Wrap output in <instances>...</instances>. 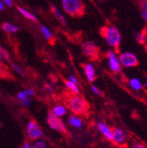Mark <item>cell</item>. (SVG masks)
<instances>
[{
    "instance_id": "obj_20",
    "label": "cell",
    "mask_w": 147,
    "mask_h": 148,
    "mask_svg": "<svg viewBox=\"0 0 147 148\" xmlns=\"http://www.w3.org/2000/svg\"><path fill=\"white\" fill-rule=\"evenodd\" d=\"M52 112H53L55 115H56V116H61L65 115L66 110H65V108H64V107H62V106H57V107H56V108H54V109H53Z\"/></svg>"
},
{
    "instance_id": "obj_31",
    "label": "cell",
    "mask_w": 147,
    "mask_h": 148,
    "mask_svg": "<svg viewBox=\"0 0 147 148\" xmlns=\"http://www.w3.org/2000/svg\"><path fill=\"white\" fill-rule=\"evenodd\" d=\"M70 79L71 82H73L74 84H77V83H78V80H77L74 77H73V76H71V75L70 76Z\"/></svg>"
},
{
    "instance_id": "obj_2",
    "label": "cell",
    "mask_w": 147,
    "mask_h": 148,
    "mask_svg": "<svg viewBox=\"0 0 147 148\" xmlns=\"http://www.w3.org/2000/svg\"><path fill=\"white\" fill-rule=\"evenodd\" d=\"M100 34L106 40V42L111 47H113L117 53H119L121 44V34L115 27H102L100 30Z\"/></svg>"
},
{
    "instance_id": "obj_14",
    "label": "cell",
    "mask_w": 147,
    "mask_h": 148,
    "mask_svg": "<svg viewBox=\"0 0 147 148\" xmlns=\"http://www.w3.org/2000/svg\"><path fill=\"white\" fill-rule=\"evenodd\" d=\"M41 27V31H42V34H43V36L45 37V38L49 41V43H51V44H54V42H55V38H54V35H53V34L45 27V26H41L40 27Z\"/></svg>"
},
{
    "instance_id": "obj_10",
    "label": "cell",
    "mask_w": 147,
    "mask_h": 148,
    "mask_svg": "<svg viewBox=\"0 0 147 148\" xmlns=\"http://www.w3.org/2000/svg\"><path fill=\"white\" fill-rule=\"evenodd\" d=\"M0 79H12V75L9 71V68L4 63L3 58L0 56Z\"/></svg>"
},
{
    "instance_id": "obj_22",
    "label": "cell",
    "mask_w": 147,
    "mask_h": 148,
    "mask_svg": "<svg viewBox=\"0 0 147 148\" xmlns=\"http://www.w3.org/2000/svg\"><path fill=\"white\" fill-rule=\"evenodd\" d=\"M130 85L131 86L135 89V90H141L142 88V85H141V82L137 79H132L131 81H130Z\"/></svg>"
},
{
    "instance_id": "obj_16",
    "label": "cell",
    "mask_w": 147,
    "mask_h": 148,
    "mask_svg": "<svg viewBox=\"0 0 147 148\" xmlns=\"http://www.w3.org/2000/svg\"><path fill=\"white\" fill-rule=\"evenodd\" d=\"M50 11L55 16H56V18H57L58 20L60 21V22H62V24L65 25V18L60 13V12L57 9V7L55 6L54 5H50Z\"/></svg>"
},
{
    "instance_id": "obj_34",
    "label": "cell",
    "mask_w": 147,
    "mask_h": 148,
    "mask_svg": "<svg viewBox=\"0 0 147 148\" xmlns=\"http://www.w3.org/2000/svg\"><path fill=\"white\" fill-rule=\"evenodd\" d=\"M0 126H1V123H0Z\"/></svg>"
},
{
    "instance_id": "obj_13",
    "label": "cell",
    "mask_w": 147,
    "mask_h": 148,
    "mask_svg": "<svg viewBox=\"0 0 147 148\" xmlns=\"http://www.w3.org/2000/svg\"><path fill=\"white\" fill-rule=\"evenodd\" d=\"M16 7H17V9H18V11H19L25 18H27V20L32 21H34V22H37V18H36L32 12L27 11L26 9H24V8H22V7H21V6H19V5H17Z\"/></svg>"
},
{
    "instance_id": "obj_11",
    "label": "cell",
    "mask_w": 147,
    "mask_h": 148,
    "mask_svg": "<svg viewBox=\"0 0 147 148\" xmlns=\"http://www.w3.org/2000/svg\"><path fill=\"white\" fill-rule=\"evenodd\" d=\"M83 68H84V71H85V76L88 79L89 82H94L96 79V76H95V71H94V66L90 64H83L82 65Z\"/></svg>"
},
{
    "instance_id": "obj_12",
    "label": "cell",
    "mask_w": 147,
    "mask_h": 148,
    "mask_svg": "<svg viewBox=\"0 0 147 148\" xmlns=\"http://www.w3.org/2000/svg\"><path fill=\"white\" fill-rule=\"evenodd\" d=\"M98 128L101 131V132L109 140H112V131L110 130L107 125L104 123H98Z\"/></svg>"
},
{
    "instance_id": "obj_5",
    "label": "cell",
    "mask_w": 147,
    "mask_h": 148,
    "mask_svg": "<svg viewBox=\"0 0 147 148\" xmlns=\"http://www.w3.org/2000/svg\"><path fill=\"white\" fill-rule=\"evenodd\" d=\"M47 122H48V124L50 126V128H52L55 131H57L64 135L68 134V131L65 125L64 124L63 121L59 118V116H56L53 112H49Z\"/></svg>"
},
{
    "instance_id": "obj_26",
    "label": "cell",
    "mask_w": 147,
    "mask_h": 148,
    "mask_svg": "<svg viewBox=\"0 0 147 148\" xmlns=\"http://www.w3.org/2000/svg\"><path fill=\"white\" fill-rule=\"evenodd\" d=\"M12 68H13V69L18 72V73L21 74V75H23V74H24V73H23V71H22L19 66H17V65H16V64H12Z\"/></svg>"
},
{
    "instance_id": "obj_28",
    "label": "cell",
    "mask_w": 147,
    "mask_h": 148,
    "mask_svg": "<svg viewBox=\"0 0 147 148\" xmlns=\"http://www.w3.org/2000/svg\"><path fill=\"white\" fill-rule=\"evenodd\" d=\"M3 2L9 7H12L13 5V3H12V0H3Z\"/></svg>"
},
{
    "instance_id": "obj_23",
    "label": "cell",
    "mask_w": 147,
    "mask_h": 148,
    "mask_svg": "<svg viewBox=\"0 0 147 148\" xmlns=\"http://www.w3.org/2000/svg\"><path fill=\"white\" fill-rule=\"evenodd\" d=\"M0 56H1L3 58H5L6 60H9L10 61V56H9L8 52L1 45H0Z\"/></svg>"
},
{
    "instance_id": "obj_24",
    "label": "cell",
    "mask_w": 147,
    "mask_h": 148,
    "mask_svg": "<svg viewBox=\"0 0 147 148\" xmlns=\"http://www.w3.org/2000/svg\"><path fill=\"white\" fill-rule=\"evenodd\" d=\"M136 40L137 41L138 43H144V34L143 33L137 34V36H136Z\"/></svg>"
},
{
    "instance_id": "obj_17",
    "label": "cell",
    "mask_w": 147,
    "mask_h": 148,
    "mask_svg": "<svg viewBox=\"0 0 147 148\" xmlns=\"http://www.w3.org/2000/svg\"><path fill=\"white\" fill-rule=\"evenodd\" d=\"M64 82L65 86H67V88H69V90L70 91V92H72V94H79V90L76 84L71 82L70 80H66V79H64Z\"/></svg>"
},
{
    "instance_id": "obj_15",
    "label": "cell",
    "mask_w": 147,
    "mask_h": 148,
    "mask_svg": "<svg viewBox=\"0 0 147 148\" xmlns=\"http://www.w3.org/2000/svg\"><path fill=\"white\" fill-rule=\"evenodd\" d=\"M2 29L8 34L16 33V32L19 31V27H18L17 26H14V25L8 23V22H4L2 24Z\"/></svg>"
},
{
    "instance_id": "obj_1",
    "label": "cell",
    "mask_w": 147,
    "mask_h": 148,
    "mask_svg": "<svg viewBox=\"0 0 147 148\" xmlns=\"http://www.w3.org/2000/svg\"><path fill=\"white\" fill-rule=\"evenodd\" d=\"M65 104L71 112L77 116H85L90 108V105L84 96L79 94H72V92L67 95Z\"/></svg>"
},
{
    "instance_id": "obj_4",
    "label": "cell",
    "mask_w": 147,
    "mask_h": 148,
    "mask_svg": "<svg viewBox=\"0 0 147 148\" xmlns=\"http://www.w3.org/2000/svg\"><path fill=\"white\" fill-rule=\"evenodd\" d=\"M83 54L91 61H96L100 58L101 49L94 42H85L81 45Z\"/></svg>"
},
{
    "instance_id": "obj_25",
    "label": "cell",
    "mask_w": 147,
    "mask_h": 148,
    "mask_svg": "<svg viewBox=\"0 0 147 148\" xmlns=\"http://www.w3.org/2000/svg\"><path fill=\"white\" fill-rule=\"evenodd\" d=\"M33 148H46V145L43 141H38L34 145Z\"/></svg>"
},
{
    "instance_id": "obj_9",
    "label": "cell",
    "mask_w": 147,
    "mask_h": 148,
    "mask_svg": "<svg viewBox=\"0 0 147 148\" xmlns=\"http://www.w3.org/2000/svg\"><path fill=\"white\" fill-rule=\"evenodd\" d=\"M126 137L124 132L121 129L118 128H113L112 130V141L117 145H122L125 142Z\"/></svg>"
},
{
    "instance_id": "obj_18",
    "label": "cell",
    "mask_w": 147,
    "mask_h": 148,
    "mask_svg": "<svg viewBox=\"0 0 147 148\" xmlns=\"http://www.w3.org/2000/svg\"><path fill=\"white\" fill-rule=\"evenodd\" d=\"M28 95L27 94V92H20L19 95H18V98H19V100L22 102V104H24L25 106H27L30 102V100L28 98Z\"/></svg>"
},
{
    "instance_id": "obj_29",
    "label": "cell",
    "mask_w": 147,
    "mask_h": 148,
    "mask_svg": "<svg viewBox=\"0 0 147 148\" xmlns=\"http://www.w3.org/2000/svg\"><path fill=\"white\" fill-rule=\"evenodd\" d=\"M21 148H33V147L31 146V145H30V143H29V142L25 141V142H24V144H23V145H21Z\"/></svg>"
},
{
    "instance_id": "obj_33",
    "label": "cell",
    "mask_w": 147,
    "mask_h": 148,
    "mask_svg": "<svg viewBox=\"0 0 147 148\" xmlns=\"http://www.w3.org/2000/svg\"><path fill=\"white\" fill-rule=\"evenodd\" d=\"M145 86H147V76H146V81H145Z\"/></svg>"
},
{
    "instance_id": "obj_19",
    "label": "cell",
    "mask_w": 147,
    "mask_h": 148,
    "mask_svg": "<svg viewBox=\"0 0 147 148\" xmlns=\"http://www.w3.org/2000/svg\"><path fill=\"white\" fill-rule=\"evenodd\" d=\"M68 123L72 125V126H74L76 128H79L82 126V122L80 119L75 117V116H70L69 119H68Z\"/></svg>"
},
{
    "instance_id": "obj_7",
    "label": "cell",
    "mask_w": 147,
    "mask_h": 148,
    "mask_svg": "<svg viewBox=\"0 0 147 148\" xmlns=\"http://www.w3.org/2000/svg\"><path fill=\"white\" fill-rule=\"evenodd\" d=\"M120 62L124 67H135L138 65V59L136 56L130 52H125L120 55Z\"/></svg>"
},
{
    "instance_id": "obj_30",
    "label": "cell",
    "mask_w": 147,
    "mask_h": 148,
    "mask_svg": "<svg viewBox=\"0 0 147 148\" xmlns=\"http://www.w3.org/2000/svg\"><path fill=\"white\" fill-rule=\"evenodd\" d=\"M92 89H93V91L95 92V94H97V95H101V91L96 87V86H92Z\"/></svg>"
},
{
    "instance_id": "obj_6",
    "label": "cell",
    "mask_w": 147,
    "mask_h": 148,
    "mask_svg": "<svg viewBox=\"0 0 147 148\" xmlns=\"http://www.w3.org/2000/svg\"><path fill=\"white\" fill-rule=\"evenodd\" d=\"M43 132L35 121L32 120L27 125V136L31 140H36L42 137Z\"/></svg>"
},
{
    "instance_id": "obj_21",
    "label": "cell",
    "mask_w": 147,
    "mask_h": 148,
    "mask_svg": "<svg viewBox=\"0 0 147 148\" xmlns=\"http://www.w3.org/2000/svg\"><path fill=\"white\" fill-rule=\"evenodd\" d=\"M141 13L144 20L147 21V1L142 0L141 1Z\"/></svg>"
},
{
    "instance_id": "obj_3",
    "label": "cell",
    "mask_w": 147,
    "mask_h": 148,
    "mask_svg": "<svg viewBox=\"0 0 147 148\" xmlns=\"http://www.w3.org/2000/svg\"><path fill=\"white\" fill-rule=\"evenodd\" d=\"M62 6L64 12L73 18H80L85 13V5L82 0H63Z\"/></svg>"
},
{
    "instance_id": "obj_8",
    "label": "cell",
    "mask_w": 147,
    "mask_h": 148,
    "mask_svg": "<svg viewBox=\"0 0 147 148\" xmlns=\"http://www.w3.org/2000/svg\"><path fill=\"white\" fill-rule=\"evenodd\" d=\"M107 57L108 58V64H109V67L111 69V71L115 73L120 72L121 66H120V63H119V60L116 57V53H114L113 51H108L107 53Z\"/></svg>"
},
{
    "instance_id": "obj_27",
    "label": "cell",
    "mask_w": 147,
    "mask_h": 148,
    "mask_svg": "<svg viewBox=\"0 0 147 148\" xmlns=\"http://www.w3.org/2000/svg\"><path fill=\"white\" fill-rule=\"evenodd\" d=\"M132 148H147L146 145L141 144V143H135L132 146Z\"/></svg>"
},
{
    "instance_id": "obj_32",
    "label": "cell",
    "mask_w": 147,
    "mask_h": 148,
    "mask_svg": "<svg viewBox=\"0 0 147 148\" xmlns=\"http://www.w3.org/2000/svg\"><path fill=\"white\" fill-rule=\"evenodd\" d=\"M4 9V5L2 2H0V11H2Z\"/></svg>"
}]
</instances>
